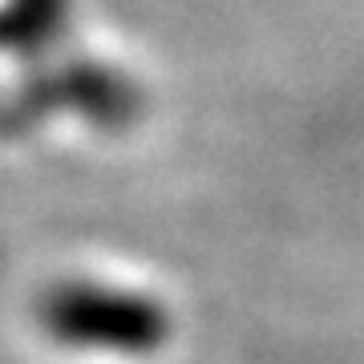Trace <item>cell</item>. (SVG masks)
<instances>
[{
	"label": "cell",
	"mask_w": 364,
	"mask_h": 364,
	"mask_svg": "<svg viewBox=\"0 0 364 364\" xmlns=\"http://www.w3.org/2000/svg\"><path fill=\"white\" fill-rule=\"evenodd\" d=\"M37 324L57 348L102 360H154L178 332L174 308L158 291L105 275H69L45 287Z\"/></svg>",
	"instance_id": "6da1fadb"
},
{
	"label": "cell",
	"mask_w": 364,
	"mask_h": 364,
	"mask_svg": "<svg viewBox=\"0 0 364 364\" xmlns=\"http://www.w3.org/2000/svg\"><path fill=\"white\" fill-rule=\"evenodd\" d=\"M138 102V90L130 81L114 73V69H97V65H73L65 73H53V77L33 81L16 105L4 109V122L13 126H33L37 117H45L49 109H77V114L90 117H105V122H117V117L130 114V105Z\"/></svg>",
	"instance_id": "7a4b0ae2"
},
{
	"label": "cell",
	"mask_w": 364,
	"mask_h": 364,
	"mask_svg": "<svg viewBox=\"0 0 364 364\" xmlns=\"http://www.w3.org/2000/svg\"><path fill=\"white\" fill-rule=\"evenodd\" d=\"M69 0H9L0 9V49H41L65 33Z\"/></svg>",
	"instance_id": "3957f363"
}]
</instances>
